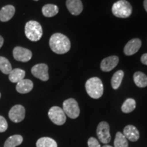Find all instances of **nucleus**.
I'll use <instances>...</instances> for the list:
<instances>
[{
	"instance_id": "ddd939ff",
	"label": "nucleus",
	"mask_w": 147,
	"mask_h": 147,
	"mask_svg": "<svg viewBox=\"0 0 147 147\" xmlns=\"http://www.w3.org/2000/svg\"><path fill=\"white\" fill-rule=\"evenodd\" d=\"M66 6L69 12L74 16L79 15L83 10V5L81 0H67Z\"/></svg>"
},
{
	"instance_id": "6e6552de",
	"label": "nucleus",
	"mask_w": 147,
	"mask_h": 147,
	"mask_svg": "<svg viewBox=\"0 0 147 147\" xmlns=\"http://www.w3.org/2000/svg\"><path fill=\"white\" fill-rule=\"evenodd\" d=\"M32 73L37 78L42 81H47L49 78V67L45 63H39L32 68Z\"/></svg>"
},
{
	"instance_id": "0eeeda50",
	"label": "nucleus",
	"mask_w": 147,
	"mask_h": 147,
	"mask_svg": "<svg viewBox=\"0 0 147 147\" xmlns=\"http://www.w3.org/2000/svg\"><path fill=\"white\" fill-rule=\"evenodd\" d=\"M97 136L103 144H106L110 142L111 136L110 134V126L107 122L102 121L97 127Z\"/></svg>"
},
{
	"instance_id": "423d86ee",
	"label": "nucleus",
	"mask_w": 147,
	"mask_h": 147,
	"mask_svg": "<svg viewBox=\"0 0 147 147\" xmlns=\"http://www.w3.org/2000/svg\"><path fill=\"white\" fill-rule=\"evenodd\" d=\"M49 119L53 123L57 125H62L65 123L66 116L62 108L59 106H53L49 110Z\"/></svg>"
},
{
	"instance_id": "7c9ffc66",
	"label": "nucleus",
	"mask_w": 147,
	"mask_h": 147,
	"mask_svg": "<svg viewBox=\"0 0 147 147\" xmlns=\"http://www.w3.org/2000/svg\"><path fill=\"white\" fill-rule=\"evenodd\" d=\"M102 147H113V146H109V145H104V146H102Z\"/></svg>"
},
{
	"instance_id": "a878e982",
	"label": "nucleus",
	"mask_w": 147,
	"mask_h": 147,
	"mask_svg": "<svg viewBox=\"0 0 147 147\" xmlns=\"http://www.w3.org/2000/svg\"><path fill=\"white\" fill-rule=\"evenodd\" d=\"M7 129H8V123L4 117L0 116V133L5 131Z\"/></svg>"
},
{
	"instance_id": "f3484780",
	"label": "nucleus",
	"mask_w": 147,
	"mask_h": 147,
	"mask_svg": "<svg viewBox=\"0 0 147 147\" xmlns=\"http://www.w3.org/2000/svg\"><path fill=\"white\" fill-rule=\"evenodd\" d=\"M25 76V71L23 69L16 68L12 69L9 74V80L14 83H18L23 80Z\"/></svg>"
},
{
	"instance_id": "a211bd4d",
	"label": "nucleus",
	"mask_w": 147,
	"mask_h": 147,
	"mask_svg": "<svg viewBox=\"0 0 147 147\" xmlns=\"http://www.w3.org/2000/svg\"><path fill=\"white\" fill-rule=\"evenodd\" d=\"M134 81L138 87H146L147 86V76L142 71H136L134 74Z\"/></svg>"
},
{
	"instance_id": "b1692460",
	"label": "nucleus",
	"mask_w": 147,
	"mask_h": 147,
	"mask_svg": "<svg viewBox=\"0 0 147 147\" xmlns=\"http://www.w3.org/2000/svg\"><path fill=\"white\" fill-rule=\"evenodd\" d=\"M0 70L4 74H9L12 70V65L8 59L0 57Z\"/></svg>"
},
{
	"instance_id": "c85d7f7f",
	"label": "nucleus",
	"mask_w": 147,
	"mask_h": 147,
	"mask_svg": "<svg viewBox=\"0 0 147 147\" xmlns=\"http://www.w3.org/2000/svg\"><path fill=\"white\" fill-rule=\"evenodd\" d=\"M3 45V38L2 36H0V49H1V47H2Z\"/></svg>"
},
{
	"instance_id": "aec40b11",
	"label": "nucleus",
	"mask_w": 147,
	"mask_h": 147,
	"mask_svg": "<svg viewBox=\"0 0 147 147\" xmlns=\"http://www.w3.org/2000/svg\"><path fill=\"white\" fill-rule=\"evenodd\" d=\"M23 138L21 135H14L9 137L4 144V147H16L22 144Z\"/></svg>"
},
{
	"instance_id": "f257e3e1",
	"label": "nucleus",
	"mask_w": 147,
	"mask_h": 147,
	"mask_svg": "<svg viewBox=\"0 0 147 147\" xmlns=\"http://www.w3.org/2000/svg\"><path fill=\"white\" fill-rule=\"evenodd\" d=\"M49 45L51 50L57 54H65L68 52L71 47L69 38L60 33L52 35L49 40Z\"/></svg>"
},
{
	"instance_id": "39448f33",
	"label": "nucleus",
	"mask_w": 147,
	"mask_h": 147,
	"mask_svg": "<svg viewBox=\"0 0 147 147\" xmlns=\"http://www.w3.org/2000/svg\"><path fill=\"white\" fill-rule=\"evenodd\" d=\"M63 112L71 119H76L80 115V108L78 102L74 99L69 98L65 100L63 104Z\"/></svg>"
},
{
	"instance_id": "9b49d317",
	"label": "nucleus",
	"mask_w": 147,
	"mask_h": 147,
	"mask_svg": "<svg viewBox=\"0 0 147 147\" xmlns=\"http://www.w3.org/2000/svg\"><path fill=\"white\" fill-rule=\"evenodd\" d=\"M119 61V59L117 56H110L102 61L100 64L101 69L104 71H110L115 68Z\"/></svg>"
},
{
	"instance_id": "bb28decb",
	"label": "nucleus",
	"mask_w": 147,
	"mask_h": 147,
	"mask_svg": "<svg viewBox=\"0 0 147 147\" xmlns=\"http://www.w3.org/2000/svg\"><path fill=\"white\" fill-rule=\"evenodd\" d=\"M88 146L89 147H101L100 142L97 140L96 138H90L88 140Z\"/></svg>"
},
{
	"instance_id": "9d476101",
	"label": "nucleus",
	"mask_w": 147,
	"mask_h": 147,
	"mask_svg": "<svg viewBox=\"0 0 147 147\" xmlns=\"http://www.w3.org/2000/svg\"><path fill=\"white\" fill-rule=\"evenodd\" d=\"M13 57L16 61L27 62L32 57V51L25 48L16 47L13 50Z\"/></svg>"
},
{
	"instance_id": "393cba45",
	"label": "nucleus",
	"mask_w": 147,
	"mask_h": 147,
	"mask_svg": "<svg viewBox=\"0 0 147 147\" xmlns=\"http://www.w3.org/2000/svg\"><path fill=\"white\" fill-rule=\"evenodd\" d=\"M115 147H128L127 139L121 132H117L115 140Z\"/></svg>"
},
{
	"instance_id": "4468645a",
	"label": "nucleus",
	"mask_w": 147,
	"mask_h": 147,
	"mask_svg": "<svg viewBox=\"0 0 147 147\" xmlns=\"http://www.w3.org/2000/svg\"><path fill=\"white\" fill-rule=\"evenodd\" d=\"M123 135L127 139L131 142H136L140 138L139 131L135 126L132 125H129L124 128Z\"/></svg>"
},
{
	"instance_id": "7ed1b4c3",
	"label": "nucleus",
	"mask_w": 147,
	"mask_h": 147,
	"mask_svg": "<svg viewBox=\"0 0 147 147\" xmlns=\"http://www.w3.org/2000/svg\"><path fill=\"white\" fill-rule=\"evenodd\" d=\"M26 37L32 42H37L42 38L43 32L42 27L38 22L30 21L27 22L25 27Z\"/></svg>"
},
{
	"instance_id": "473e14b6",
	"label": "nucleus",
	"mask_w": 147,
	"mask_h": 147,
	"mask_svg": "<svg viewBox=\"0 0 147 147\" xmlns=\"http://www.w3.org/2000/svg\"><path fill=\"white\" fill-rule=\"evenodd\" d=\"M0 97H1V93H0Z\"/></svg>"
},
{
	"instance_id": "dca6fc26",
	"label": "nucleus",
	"mask_w": 147,
	"mask_h": 147,
	"mask_svg": "<svg viewBox=\"0 0 147 147\" xmlns=\"http://www.w3.org/2000/svg\"><path fill=\"white\" fill-rule=\"evenodd\" d=\"M15 13V8L12 5H7L0 10V21L7 22L13 17Z\"/></svg>"
},
{
	"instance_id": "cd10ccee",
	"label": "nucleus",
	"mask_w": 147,
	"mask_h": 147,
	"mask_svg": "<svg viewBox=\"0 0 147 147\" xmlns=\"http://www.w3.org/2000/svg\"><path fill=\"white\" fill-rule=\"evenodd\" d=\"M141 62L144 65H147V53H145L141 57Z\"/></svg>"
},
{
	"instance_id": "f03ea898",
	"label": "nucleus",
	"mask_w": 147,
	"mask_h": 147,
	"mask_svg": "<svg viewBox=\"0 0 147 147\" xmlns=\"http://www.w3.org/2000/svg\"><path fill=\"white\" fill-rule=\"evenodd\" d=\"M85 89L87 94L93 99H99L104 93V85L102 80L97 77L89 78L86 82Z\"/></svg>"
},
{
	"instance_id": "f8f14e48",
	"label": "nucleus",
	"mask_w": 147,
	"mask_h": 147,
	"mask_svg": "<svg viewBox=\"0 0 147 147\" xmlns=\"http://www.w3.org/2000/svg\"><path fill=\"white\" fill-rule=\"evenodd\" d=\"M141 46H142V42L138 38L132 39L126 44L124 48V53L128 56L134 55L139 51Z\"/></svg>"
},
{
	"instance_id": "20e7f679",
	"label": "nucleus",
	"mask_w": 147,
	"mask_h": 147,
	"mask_svg": "<svg viewBox=\"0 0 147 147\" xmlns=\"http://www.w3.org/2000/svg\"><path fill=\"white\" fill-rule=\"evenodd\" d=\"M112 12L118 18H127L132 13V6L126 0H119L113 4Z\"/></svg>"
},
{
	"instance_id": "6ab92c4d",
	"label": "nucleus",
	"mask_w": 147,
	"mask_h": 147,
	"mask_svg": "<svg viewBox=\"0 0 147 147\" xmlns=\"http://www.w3.org/2000/svg\"><path fill=\"white\" fill-rule=\"evenodd\" d=\"M43 15L46 17H53L58 14L59 8L54 4H47L42 9Z\"/></svg>"
},
{
	"instance_id": "2eb2a0df",
	"label": "nucleus",
	"mask_w": 147,
	"mask_h": 147,
	"mask_svg": "<svg viewBox=\"0 0 147 147\" xmlns=\"http://www.w3.org/2000/svg\"><path fill=\"white\" fill-rule=\"evenodd\" d=\"M34 88V83L31 80L29 79H23L16 84V89L18 93L22 94L30 92Z\"/></svg>"
},
{
	"instance_id": "2f4dec72",
	"label": "nucleus",
	"mask_w": 147,
	"mask_h": 147,
	"mask_svg": "<svg viewBox=\"0 0 147 147\" xmlns=\"http://www.w3.org/2000/svg\"><path fill=\"white\" fill-rule=\"evenodd\" d=\"M34 1H38V0H34Z\"/></svg>"
},
{
	"instance_id": "4be33fe9",
	"label": "nucleus",
	"mask_w": 147,
	"mask_h": 147,
	"mask_svg": "<svg viewBox=\"0 0 147 147\" xmlns=\"http://www.w3.org/2000/svg\"><path fill=\"white\" fill-rule=\"evenodd\" d=\"M36 147H57V143L51 138L43 137L37 141Z\"/></svg>"
},
{
	"instance_id": "c756f323",
	"label": "nucleus",
	"mask_w": 147,
	"mask_h": 147,
	"mask_svg": "<svg viewBox=\"0 0 147 147\" xmlns=\"http://www.w3.org/2000/svg\"><path fill=\"white\" fill-rule=\"evenodd\" d=\"M144 7L145 10L147 12V0H144Z\"/></svg>"
},
{
	"instance_id": "1a4fd4ad",
	"label": "nucleus",
	"mask_w": 147,
	"mask_h": 147,
	"mask_svg": "<svg viewBox=\"0 0 147 147\" xmlns=\"http://www.w3.org/2000/svg\"><path fill=\"white\" fill-rule=\"evenodd\" d=\"M25 109L23 106L15 105L9 112V118L14 123H20L25 119Z\"/></svg>"
},
{
	"instance_id": "412c9836",
	"label": "nucleus",
	"mask_w": 147,
	"mask_h": 147,
	"mask_svg": "<svg viewBox=\"0 0 147 147\" xmlns=\"http://www.w3.org/2000/svg\"><path fill=\"white\" fill-rule=\"evenodd\" d=\"M124 76V72L123 70H118L114 74L111 79V85L114 89H119Z\"/></svg>"
},
{
	"instance_id": "5701e85b",
	"label": "nucleus",
	"mask_w": 147,
	"mask_h": 147,
	"mask_svg": "<svg viewBox=\"0 0 147 147\" xmlns=\"http://www.w3.org/2000/svg\"><path fill=\"white\" fill-rule=\"evenodd\" d=\"M136 101L132 98H128L125 101L122 106H121V110L124 113H129L134 111L136 108Z\"/></svg>"
}]
</instances>
